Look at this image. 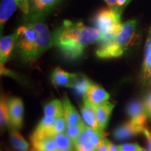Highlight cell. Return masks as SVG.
<instances>
[{"mask_svg": "<svg viewBox=\"0 0 151 151\" xmlns=\"http://www.w3.org/2000/svg\"><path fill=\"white\" fill-rule=\"evenodd\" d=\"M137 38V21L127 20L122 23L121 29L114 37L100 43L96 55L101 59L120 58L134 44Z\"/></svg>", "mask_w": 151, "mask_h": 151, "instance_id": "obj_2", "label": "cell"}, {"mask_svg": "<svg viewBox=\"0 0 151 151\" xmlns=\"http://www.w3.org/2000/svg\"><path fill=\"white\" fill-rule=\"evenodd\" d=\"M9 112V124L14 129H20L23 124L24 106L21 99L18 97L10 98L8 101Z\"/></svg>", "mask_w": 151, "mask_h": 151, "instance_id": "obj_7", "label": "cell"}, {"mask_svg": "<svg viewBox=\"0 0 151 151\" xmlns=\"http://www.w3.org/2000/svg\"><path fill=\"white\" fill-rule=\"evenodd\" d=\"M18 5L15 0H1L0 4V29L1 35L7 20L16 11Z\"/></svg>", "mask_w": 151, "mask_h": 151, "instance_id": "obj_17", "label": "cell"}, {"mask_svg": "<svg viewBox=\"0 0 151 151\" xmlns=\"http://www.w3.org/2000/svg\"><path fill=\"white\" fill-rule=\"evenodd\" d=\"M96 151H108V145H107V139H106L97 146Z\"/></svg>", "mask_w": 151, "mask_h": 151, "instance_id": "obj_33", "label": "cell"}, {"mask_svg": "<svg viewBox=\"0 0 151 151\" xmlns=\"http://www.w3.org/2000/svg\"><path fill=\"white\" fill-rule=\"evenodd\" d=\"M139 151H147L146 149H143V148H142V149H141L140 150H139Z\"/></svg>", "mask_w": 151, "mask_h": 151, "instance_id": "obj_38", "label": "cell"}, {"mask_svg": "<svg viewBox=\"0 0 151 151\" xmlns=\"http://www.w3.org/2000/svg\"><path fill=\"white\" fill-rule=\"evenodd\" d=\"M86 132L89 141L92 143L96 148H97V146L105 139L103 132L97 131V130L92 129V128L87 125L86 127Z\"/></svg>", "mask_w": 151, "mask_h": 151, "instance_id": "obj_24", "label": "cell"}, {"mask_svg": "<svg viewBox=\"0 0 151 151\" xmlns=\"http://www.w3.org/2000/svg\"><path fill=\"white\" fill-rule=\"evenodd\" d=\"M127 112L130 120L143 127H147V118H148L144 103L139 100L132 101L127 105Z\"/></svg>", "mask_w": 151, "mask_h": 151, "instance_id": "obj_9", "label": "cell"}, {"mask_svg": "<svg viewBox=\"0 0 151 151\" xmlns=\"http://www.w3.org/2000/svg\"><path fill=\"white\" fill-rule=\"evenodd\" d=\"M37 32V37L28 62H35L45 52L53 46L52 33L50 32L46 24L43 21L30 22Z\"/></svg>", "mask_w": 151, "mask_h": 151, "instance_id": "obj_5", "label": "cell"}, {"mask_svg": "<svg viewBox=\"0 0 151 151\" xmlns=\"http://www.w3.org/2000/svg\"><path fill=\"white\" fill-rule=\"evenodd\" d=\"M147 127L139 125L132 120L121 124L116 128L113 132V137L117 141H124L129 139L134 136L143 134Z\"/></svg>", "mask_w": 151, "mask_h": 151, "instance_id": "obj_8", "label": "cell"}, {"mask_svg": "<svg viewBox=\"0 0 151 151\" xmlns=\"http://www.w3.org/2000/svg\"><path fill=\"white\" fill-rule=\"evenodd\" d=\"M17 34L5 36L1 38L0 40V63L1 66L5 65L11 55L13 50L16 45Z\"/></svg>", "mask_w": 151, "mask_h": 151, "instance_id": "obj_13", "label": "cell"}, {"mask_svg": "<svg viewBox=\"0 0 151 151\" xmlns=\"http://www.w3.org/2000/svg\"><path fill=\"white\" fill-rule=\"evenodd\" d=\"M129 1H131V0H129Z\"/></svg>", "mask_w": 151, "mask_h": 151, "instance_id": "obj_40", "label": "cell"}, {"mask_svg": "<svg viewBox=\"0 0 151 151\" xmlns=\"http://www.w3.org/2000/svg\"><path fill=\"white\" fill-rule=\"evenodd\" d=\"M64 107V118H65L67 127L75 125L83 122L82 118L71 101L68 98L67 94H65L62 100Z\"/></svg>", "mask_w": 151, "mask_h": 151, "instance_id": "obj_15", "label": "cell"}, {"mask_svg": "<svg viewBox=\"0 0 151 151\" xmlns=\"http://www.w3.org/2000/svg\"><path fill=\"white\" fill-rule=\"evenodd\" d=\"M67 123L64 117H60L56 119L53 127H52V137L54 136L63 133L67 129Z\"/></svg>", "mask_w": 151, "mask_h": 151, "instance_id": "obj_27", "label": "cell"}, {"mask_svg": "<svg viewBox=\"0 0 151 151\" xmlns=\"http://www.w3.org/2000/svg\"><path fill=\"white\" fill-rule=\"evenodd\" d=\"M119 151H139L143 148L137 143H130L122 144L118 146Z\"/></svg>", "mask_w": 151, "mask_h": 151, "instance_id": "obj_28", "label": "cell"}, {"mask_svg": "<svg viewBox=\"0 0 151 151\" xmlns=\"http://www.w3.org/2000/svg\"><path fill=\"white\" fill-rule=\"evenodd\" d=\"M104 1L107 4V5H108L109 7H110V8L118 9V7H117V0H104ZM120 10H121V9H120Z\"/></svg>", "mask_w": 151, "mask_h": 151, "instance_id": "obj_35", "label": "cell"}, {"mask_svg": "<svg viewBox=\"0 0 151 151\" xmlns=\"http://www.w3.org/2000/svg\"><path fill=\"white\" fill-rule=\"evenodd\" d=\"M78 76V73L67 72L58 67L52 71L51 79L53 84L55 86L73 88Z\"/></svg>", "mask_w": 151, "mask_h": 151, "instance_id": "obj_11", "label": "cell"}, {"mask_svg": "<svg viewBox=\"0 0 151 151\" xmlns=\"http://www.w3.org/2000/svg\"><path fill=\"white\" fill-rule=\"evenodd\" d=\"M114 106L115 105L109 101H105L99 105L94 106L98 123L102 131H104L108 125L109 118H110Z\"/></svg>", "mask_w": 151, "mask_h": 151, "instance_id": "obj_14", "label": "cell"}, {"mask_svg": "<svg viewBox=\"0 0 151 151\" xmlns=\"http://www.w3.org/2000/svg\"><path fill=\"white\" fill-rule=\"evenodd\" d=\"M86 127V124L83 121L80 122V123L75 124V125L71 126V127H67L65 130V134L73 143L76 139L85 131Z\"/></svg>", "mask_w": 151, "mask_h": 151, "instance_id": "obj_25", "label": "cell"}, {"mask_svg": "<svg viewBox=\"0 0 151 151\" xmlns=\"http://www.w3.org/2000/svg\"><path fill=\"white\" fill-rule=\"evenodd\" d=\"M44 116L55 117L58 118L64 117V107L62 101L59 99H53L49 101L43 108Z\"/></svg>", "mask_w": 151, "mask_h": 151, "instance_id": "obj_19", "label": "cell"}, {"mask_svg": "<svg viewBox=\"0 0 151 151\" xmlns=\"http://www.w3.org/2000/svg\"><path fill=\"white\" fill-rule=\"evenodd\" d=\"M34 148L39 151H58L52 137L44 138L32 141Z\"/></svg>", "mask_w": 151, "mask_h": 151, "instance_id": "obj_22", "label": "cell"}, {"mask_svg": "<svg viewBox=\"0 0 151 151\" xmlns=\"http://www.w3.org/2000/svg\"><path fill=\"white\" fill-rule=\"evenodd\" d=\"M16 32L17 52L24 62H28L37 37V31L32 23H24Z\"/></svg>", "mask_w": 151, "mask_h": 151, "instance_id": "obj_4", "label": "cell"}, {"mask_svg": "<svg viewBox=\"0 0 151 151\" xmlns=\"http://www.w3.org/2000/svg\"><path fill=\"white\" fill-rule=\"evenodd\" d=\"M83 101L82 106L81 107V111L83 120L85 124L97 131L104 132L101 129L98 123L94 106L86 98H83Z\"/></svg>", "mask_w": 151, "mask_h": 151, "instance_id": "obj_12", "label": "cell"}, {"mask_svg": "<svg viewBox=\"0 0 151 151\" xmlns=\"http://www.w3.org/2000/svg\"><path fill=\"white\" fill-rule=\"evenodd\" d=\"M9 124V112L7 101L4 99H1L0 102V125L4 128Z\"/></svg>", "mask_w": 151, "mask_h": 151, "instance_id": "obj_26", "label": "cell"}, {"mask_svg": "<svg viewBox=\"0 0 151 151\" xmlns=\"http://www.w3.org/2000/svg\"><path fill=\"white\" fill-rule=\"evenodd\" d=\"M144 105L148 116L151 118V92L147 96L145 99Z\"/></svg>", "mask_w": 151, "mask_h": 151, "instance_id": "obj_31", "label": "cell"}, {"mask_svg": "<svg viewBox=\"0 0 151 151\" xmlns=\"http://www.w3.org/2000/svg\"><path fill=\"white\" fill-rule=\"evenodd\" d=\"M121 14L120 9L109 7L101 9L94 17L95 27L101 34L100 43L109 40L121 29Z\"/></svg>", "mask_w": 151, "mask_h": 151, "instance_id": "obj_3", "label": "cell"}, {"mask_svg": "<svg viewBox=\"0 0 151 151\" xmlns=\"http://www.w3.org/2000/svg\"><path fill=\"white\" fill-rule=\"evenodd\" d=\"M52 138L58 151H73L75 147L73 141L66 134H60Z\"/></svg>", "mask_w": 151, "mask_h": 151, "instance_id": "obj_21", "label": "cell"}, {"mask_svg": "<svg viewBox=\"0 0 151 151\" xmlns=\"http://www.w3.org/2000/svg\"><path fill=\"white\" fill-rule=\"evenodd\" d=\"M52 45L67 58L76 60L81 58L85 50L93 43L101 42V34L96 27L82 22L64 20L52 33Z\"/></svg>", "mask_w": 151, "mask_h": 151, "instance_id": "obj_1", "label": "cell"}, {"mask_svg": "<svg viewBox=\"0 0 151 151\" xmlns=\"http://www.w3.org/2000/svg\"><path fill=\"white\" fill-rule=\"evenodd\" d=\"M76 151H93V150H87V149H84L83 148H76Z\"/></svg>", "mask_w": 151, "mask_h": 151, "instance_id": "obj_37", "label": "cell"}, {"mask_svg": "<svg viewBox=\"0 0 151 151\" xmlns=\"http://www.w3.org/2000/svg\"><path fill=\"white\" fill-rule=\"evenodd\" d=\"M11 141L13 146L20 151H27L29 149V144L23 137L17 129H13L11 132Z\"/></svg>", "mask_w": 151, "mask_h": 151, "instance_id": "obj_23", "label": "cell"}, {"mask_svg": "<svg viewBox=\"0 0 151 151\" xmlns=\"http://www.w3.org/2000/svg\"><path fill=\"white\" fill-rule=\"evenodd\" d=\"M92 84L93 83L89 78H87L86 76L78 73V78L76 81L73 89L74 90L77 95L83 98Z\"/></svg>", "mask_w": 151, "mask_h": 151, "instance_id": "obj_20", "label": "cell"}, {"mask_svg": "<svg viewBox=\"0 0 151 151\" xmlns=\"http://www.w3.org/2000/svg\"><path fill=\"white\" fill-rule=\"evenodd\" d=\"M16 1L18 7L22 12L23 13L24 16L29 14V0H15Z\"/></svg>", "mask_w": 151, "mask_h": 151, "instance_id": "obj_29", "label": "cell"}, {"mask_svg": "<svg viewBox=\"0 0 151 151\" xmlns=\"http://www.w3.org/2000/svg\"><path fill=\"white\" fill-rule=\"evenodd\" d=\"M29 11L24 16V23L43 21L60 0H29Z\"/></svg>", "mask_w": 151, "mask_h": 151, "instance_id": "obj_6", "label": "cell"}, {"mask_svg": "<svg viewBox=\"0 0 151 151\" xmlns=\"http://www.w3.org/2000/svg\"><path fill=\"white\" fill-rule=\"evenodd\" d=\"M145 137L147 139V151H151V130L150 129L149 127L146 128L145 130L144 133H143Z\"/></svg>", "mask_w": 151, "mask_h": 151, "instance_id": "obj_32", "label": "cell"}, {"mask_svg": "<svg viewBox=\"0 0 151 151\" xmlns=\"http://www.w3.org/2000/svg\"><path fill=\"white\" fill-rule=\"evenodd\" d=\"M142 75L143 79H145V80L151 78V27L148 31L146 46H145Z\"/></svg>", "mask_w": 151, "mask_h": 151, "instance_id": "obj_18", "label": "cell"}, {"mask_svg": "<svg viewBox=\"0 0 151 151\" xmlns=\"http://www.w3.org/2000/svg\"><path fill=\"white\" fill-rule=\"evenodd\" d=\"M88 141H89V139H88V135H87L86 129H85V131L74 141L73 145H74V147L76 148L77 147L81 146V145L84 144L85 143L88 142Z\"/></svg>", "mask_w": 151, "mask_h": 151, "instance_id": "obj_30", "label": "cell"}, {"mask_svg": "<svg viewBox=\"0 0 151 151\" xmlns=\"http://www.w3.org/2000/svg\"><path fill=\"white\" fill-rule=\"evenodd\" d=\"M129 1V0H117V7L119 9L122 10V7H124L125 6H127V4Z\"/></svg>", "mask_w": 151, "mask_h": 151, "instance_id": "obj_34", "label": "cell"}, {"mask_svg": "<svg viewBox=\"0 0 151 151\" xmlns=\"http://www.w3.org/2000/svg\"><path fill=\"white\" fill-rule=\"evenodd\" d=\"M31 151H39V150H37V149L34 148V149H32V150Z\"/></svg>", "mask_w": 151, "mask_h": 151, "instance_id": "obj_39", "label": "cell"}, {"mask_svg": "<svg viewBox=\"0 0 151 151\" xmlns=\"http://www.w3.org/2000/svg\"><path fill=\"white\" fill-rule=\"evenodd\" d=\"M56 119L55 117H43L30 137L31 141H37L44 138L52 137V127L56 121Z\"/></svg>", "mask_w": 151, "mask_h": 151, "instance_id": "obj_10", "label": "cell"}, {"mask_svg": "<svg viewBox=\"0 0 151 151\" xmlns=\"http://www.w3.org/2000/svg\"><path fill=\"white\" fill-rule=\"evenodd\" d=\"M107 145H108V151H119L118 146H116L109 140H107Z\"/></svg>", "mask_w": 151, "mask_h": 151, "instance_id": "obj_36", "label": "cell"}, {"mask_svg": "<svg viewBox=\"0 0 151 151\" xmlns=\"http://www.w3.org/2000/svg\"><path fill=\"white\" fill-rule=\"evenodd\" d=\"M83 98H86L92 105L97 106L108 101L110 94L103 88L93 83Z\"/></svg>", "mask_w": 151, "mask_h": 151, "instance_id": "obj_16", "label": "cell"}]
</instances>
